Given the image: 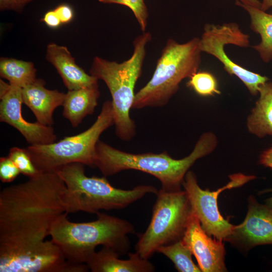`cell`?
<instances>
[{"label":"cell","mask_w":272,"mask_h":272,"mask_svg":"<svg viewBox=\"0 0 272 272\" xmlns=\"http://www.w3.org/2000/svg\"><path fill=\"white\" fill-rule=\"evenodd\" d=\"M67 188L55 171L40 172L0 192V272H85L45 238L67 212Z\"/></svg>","instance_id":"6da1fadb"},{"label":"cell","mask_w":272,"mask_h":272,"mask_svg":"<svg viewBox=\"0 0 272 272\" xmlns=\"http://www.w3.org/2000/svg\"><path fill=\"white\" fill-rule=\"evenodd\" d=\"M216 136L203 133L191 153L181 159H174L168 153L133 154L115 148L99 140L96 147L94 165L106 177L126 170L140 171L157 178L161 188L167 191L181 190L185 176L198 159L211 153L217 146Z\"/></svg>","instance_id":"7a4b0ae2"},{"label":"cell","mask_w":272,"mask_h":272,"mask_svg":"<svg viewBox=\"0 0 272 272\" xmlns=\"http://www.w3.org/2000/svg\"><path fill=\"white\" fill-rule=\"evenodd\" d=\"M67 214L63 213L53 221L49 236L68 261L86 264L99 245L111 248L120 255L128 251V235L134 233L128 221L99 212L95 221L74 223Z\"/></svg>","instance_id":"3957f363"},{"label":"cell","mask_w":272,"mask_h":272,"mask_svg":"<svg viewBox=\"0 0 272 272\" xmlns=\"http://www.w3.org/2000/svg\"><path fill=\"white\" fill-rule=\"evenodd\" d=\"M151 39L150 32H143L133 41V52L129 59L119 63L95 56L89 71L91 75L102 80L110 91L115 133L123 141H130L136 134L135 124L129 112L135 94L134 87L142 74L146 45Z\"/></svg>","instance_id":"277c9868"},{"label":"cell","mask_w":272,"mask_h":272,"mask_svg":"<svg viewBox=\"0 0 272 272\" xmlns=\"http://www.w3.org/2000/svg\"><path fill=\"white\" fill-rule=\"evenodd\" d=\"M84 166L72 163L55 171L67 188L68 213L83 211L96 214L101 210H120L147 194H156L158 192L157 188L149 185H139L129 190L115 188L104 176H86Z\"/></svg>","instance_id":"5b68a950"},{"label":"cell","mask_w":272,"mask_h":272,"mask_svg":"<svg viewBox=\"0 0 272 272\" xmlns=\"http://www.w3.org/2000/svg\"><path fill=\"white\" fill-rule=\"evenodd\" d=\"M200 39L180 43L169 39L150 80L135 94L132 109L161 107L178 91L183 80L197 72L201 62Z\"/></svg>","instance_id":"8992f818"},{"label":"cell","mask_w":272,"mask_h":272,"mask_svg":"<svg viewBox=\"0 0 272 272\" xmlns=\"http://www.w3.org/2000/svg\"><path fill=\"white\" fill-rule=\"evenodd\" d=\"M114 124L112 102L105 101L94 123L87 130L66 137L48 145H30L26 148L40 172L55 171L72 163L94 167L96 147L101 134Z\"/></svg>","instance_id":"52a82bcc"},{"label":"cell","mask_w":272,"mask_h":272,"mask_svg":"<svg viewBox=\"0 0 272 272\" xmlns=\"http://www.w3.org/2000/svg\"><path fill=\"white\" fill-rule=\"evenodd\" d=\"M150 223L139 237L135 252L150 258L157 249L182 239L192 214L185 190H158Z\"/></svg>","instance_id":"ba28073f"},{"label":"cell","mask_w":272,"mask_h":272,"mask_svg":"<svg viewBox=\"0 0 272 272\" xmlns=\"http://www.w3.org/2000/svg\"><path fill=\"white\" fill-rule=\"evenodd\" d=\"M199 39L202 52L212 55L218 59L222 64L224 70L230 76L238 78L251 95L256 96L258 94L260 87L267 82L268 78L234 62L225 50V46L227 44L242 48L249 46V35L244 33L237 23L206 24Z\"/></svg>","instance_id":"9c48e42d"},{"label":"cell","mask_w":272,"mask_h":272,"mask_svg":"<svg viewBox=\"0 0 272 272\" xmlns=\"http://www.w3.org/2000/svg\"><path fill=\"white\" fill-rule=\"evenodd\" d=\"M255 178L254 175L242 173L232 174L227 184L216 191H211L202 189L199 186L193 172H187L182 186L187 195L192 212L198 219L202 229L208 235L217 240L227 241L234 225L224 219L219 212L218 196L225 190L241 186Z\"/></svg>","instance_id":"30bf717a"},{"label":"cell","mask_w":272,"mask_h":272,"mask_svg":"<svg viewBox=\"0 0 272 272\" xmlns=\"http://www.w3.org/2000/svg\"><path fill=\"white\" fill-rule=\"evenodd\" d=\"M0 121L18 130L30 145H42L56 142L57 136L52 126L38 122H30L22 113V88L0 80Z\"/></svg>","instance_id":"8fae6325"},{"label":"cell","mask_w":272,"mask_h":272,"mask_svg":"<svg viewBox=\"0 0 272 272\" xmlns=\"http://www.w3.org/2000/svg\"><path fill=\"white\" fill-rule=\"evenodd\" d=\"M227 241L245 250L257 245L272 244V208L260 204L250 196L244 220L234 225Z\"/></svg>","instance_id":"7c38bea8"},{"label":"cell","mask_w":272,"mask_h":272,"mask_svg":"<svg viewBox=\"0 0 272 272\" xmlns=\"http://www.w3.org/2000/svg\"><path fill=\"white\" fill-rule=\"evenodd\" d=\"M182 240L195 257L201 271H227L223 241L212 239L202 229L198 219L192 212Z\"/></svg>","instance_id":"4fadbf2b"},{"label":"cell","mask_w":272,"mask_h":272,"mask_svg":"<svg viewBox=\"0 0 272 272\" xmlns=\"http://www.w3.org/2000/svg\"><path fill=\"white\" fill-rule=\"evenodd\" d=\"M45 84L43 80L36 79L22 89V97L23 103L32 111L37 122L52 126L53 112L57 107L62 106L65 94L49 90L45 87Z\"/></svg>","instance_id":"5bb4252c"},{"label":"cell","mask_w":272,"mask_h":272,"mask_svg":"<svg viewBox=\"0 0 272 272\" xmlns=\"http://www.w3.org/2000/svg\"><path fill=\"white\" fill-rule=\"evenodd\" d=\"M46 59L56 69L68 90L98 84L97 78L76 63L66 46L50 43L46 48Z\"/></svg>","instance_id":"9a60e30c"},{"label":"cell","mask_w":272,"mask_h":272,"mask_svg":"<svg viewBox=\"0 0 272 272\" xmlns=\"http://www.w3.org/2000/svg\"><path fill=\"white\" fill-rule=\"evenodd\" d=\"M114 249L105 246L95 252L86 263L92 272H152L154 265L138 253H129L127 259H121Z\"/></svg>","instance_id":"2e32d148"},{"label":"cell","mask_w":272,"mask_h":272,"mask_svg":"<svg viewBox=\"0 0 272 272\" xmlns=\"http://www.w3.org/2000/svg\"><path fill=\"white\" fill-rule=\"evenodd\" d=\"M100 95L98 84L69 90L62 104L63 116L73 127H77L86 116L94 113Z\"/></svg>","instance_id":"e0dca14e"},{"label":"cell","mask_w":272,"mask_h":272,"mask_svg":"<svg viewBox=\"0 0 272 272\" xmlns=\"http://www.w3.org/2000/svg\"><path fill=\"white\" fill-rule=\"evenodd\" d=\"M259 97L247 119L249 132L258 138L272 137V82L260 87Z\"/></svg>","instance_id":"ac0fdd59"},{"label":"cell","mask_w":272,"mask_h":272,"mask_svg":"<svg viewBox=\"0 0 272 272\" xmlns=\"http://www.w3.org/2000/svg\"><path fill=\"white\" fill-rule=\"evenodd\" d=\"M236 5L244 9L250 17V28L260 37V41L252 47L265 63L272 60V13L236 1Z\"/></svg>","instance_id":"d6986e66"},{"label":"cell","mask_w":272,"mask_h":272,"mask_svg":"<svg viewBox=\"0 0 272 272\" xmlns=\"http://www.w3.org/2000/svg\"><path fill=\"white\" fill-rule=\"evenodd\" d=\"M0 76L10 85L22 89L36 80V69L32 62L1 57Z\"/></svg>","instance_id":"ffe728a7"},{"label":"cell","mask_w":272,"mask_h":272,"mask_svg":"<svg viewBox=\"0 0 272 272\" xmlns=\"http://www.w3.org/2000/svg\"><path fill=\"white\" fill-rule=\"evenodd\" d=\"M170 259L179 272H200L199 267L192 259V253L182 239L159 247L157 251Z\"/></svg>","instance_id":"44dd1931"},{"label":"cell","mask_w":272,"mask_h":272,"mask_svg":"<svg viewBox=\"0 0 272 272\" xmlns=\"http://www.w3.org/2000/svg\"><path fill=\"white\" fill-rule=\"evenodd\" d=\"M187 83L188 87L198 95L203 96H214L221 94L218 83L215 76L207 71L197 72L189 78Z\"/></svg>","instance_id":"7402d4cb"},{"label":"cell","mask_w":272,"mask_h":272,"mask_svg":"<svg viewBox=\"0 0 272 272\" xmlns=\"http://www.w3.org/2000/svg\"><path fill=\"white\" fill-rule=\"evenodd\" d=\"M8 156L13 161L20 173L29 178L40 172L34 165L26 148L13 147L10 149Z\"/></svg>","instance_id":"603a6c76"},{"label":"cell","mask_w":272,"mask_h":272,"mask_svg":"<svg viewBox=\"0 0 272 272\" xmlns=\"http://www.w3.org/2000/svg\"><path fill=\"white\" fill-rule=\"evenodd\" d=\"M98 1L103 4H115L128 7L133 13L142 31H145L148 24L149 12L144 0Z\"/></svg>","instance_id":"cb8c5ba5"},{"label":"cell","mask_w":272,"mask_h":272,"mask_svg":"<svg viewBox=\"0 0 272 272\" xmlns=\"http://www.w3.org/2000/svg\"><path fill=\"white\" fill-rule=\"evenodd\" d=\"M20 173L19 169L8 156L0 158V179L2 182H12Z\"/></svg>","instance_id":"d4e9b609"},{"label":"cell","mask_w":272,"mask_h":272,"mask_svg":"<svg viewBox=\"0 0 272 272\" xmlns=\"http://www.w3.org/2000/svg\"><path fill=\"white\" fill-rule=\"evenodd\" d=\"M33 1L34 0H0V10L19 12L23 10L27 4Z\"/></svg>","instance_id":"484cf974"},{"label":"cell","mask_w":272,"mask_h":272,"mask_svg":"<svg viewBox=\"0 0 272 272\" xmlns=\"http://www.w3.org/2000/svg\"><path fill=\"white\" fill-rule=\"evenodd\" d=\"M54 10L62 24L69 23L73 19V10L70 6L67 4L60 5L56 7Z\"/></svg>","instance_id":"4316f807"},{"label":"cell","mask_w":272,"mask_h":272,"mask_svg":"<svg viewBox=\"0 0 272 272\" xmlns=\"http://www.w3.org/2000/svg\"><path fill=\"white\" fill-rule=\"evenodd\" d=\"M41 21L51 28H57L61 24L58 15L54 10L46 12Z\"/></svg>","instance_id":"83f0119b"},{"label":"cell","mask_w":272,"mask_h":272,"mask_svg":"<svg viewBox=\"0 0 272 272\" xmlns=\"http://www.w3.org/2000/svg\"><path fill=\"white\" fill-rule=\"evenodd\" d=\"M259 163L272 169V146L261 153L259 157Z\"/></svg>","instance_id":"f1b7e54d"},{"label":"cell","mask_w":272,"mask_h":272,"mask_svg":"<svg viewBox=\"0 0 272 272\" xmlns=\"http://www.w3.org/2000/svg\"><path fill=\"white\" fill-rule=\"evenodd\" d=\"M242 4L260 9L261 2L259 0H236Z\"/></svg>","instance_id":"f546056e"},{"label":"cell","mask_w":272,"mask_h":272,"mask_svg":"<svg viewBox=\"0 0 272 272\" xmlns=\"http://www.w3.org/2000/svg\"><path fill=\"white\" fill-rule=\"evenodd\" d=\"M270 8H272V0H262L260 7L262 11L266 12Z\"/></svg>","instance_id":"4dcf8cb0"},{"label":"cell","mask_w":272,"mask_h":272,"mask_svg":"<svg viewBox=\"0 0 272 272\" xmlns=\"http://www.w3.org/2000/svg\"><path fill=\"white\" fill-rule=\"evenodd\" d=\"M267 192H272V189L264 190L261 193H264ZM266 205L272 208V196L266 200Z\"/></svg>","instance_id":"1f68e13d"}]
</instances>
